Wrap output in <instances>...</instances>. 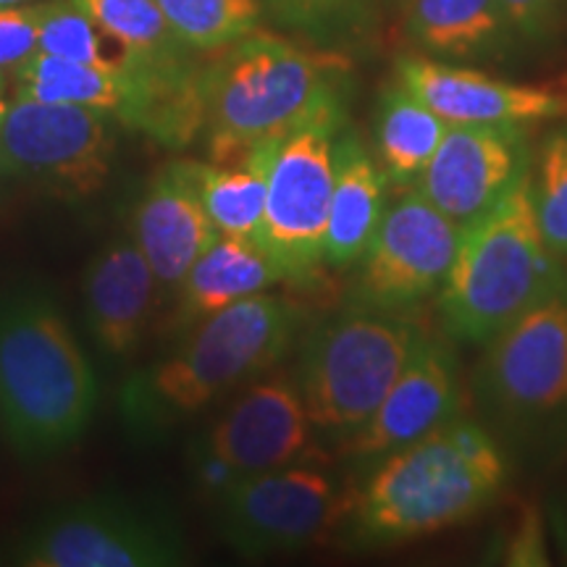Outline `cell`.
Listing matches in <instances>:
<instances>
[{
	"mask_svg": "<svg viewBox=\"0 0 567 567\" xmlns=\"http://www.w3.org/2000/svg\"><path fill=\"white\" fill-rule=\"evenodd\" d=\"M505 478V450L492 431L457 415L375 460L344 509L352 544L392 547L457 526L492 505Z\"/></svg>",
	"mask_w": 567,
	"mask_h": 567,
	"instance_id": "1",
	"label": "cell"
},
{
	"mask_svg": "<svg viewBox=\"0 0 567 567\" xmlns=\"http://www.w3.org/2000/svg\"><path fill=\"white\" fill-rule=\"evenodd\" d=\"M350 61L305 51L255 30L203 63L205 137L213 163H237L255 147L321 118H344Z\"/></svg>",
	"mask_w": 567,
	"mask_h": 567,
	"instance_id": "2",
	"label": "cell"
},
{
	"mask_svg": "<svg viewBox=\"0 0 567 567\" xmlns=\"http://www.w3.org/2000/svg\"><path fill=\"white\" fill-rule=\"evenodd\" d=\"M300 323V305L264 292L203 318L179 350L124 386L126 425L142 436L161 434L231 389L250 384L287 358Z\"/></svg>",
	"mask_w": 567,
	"mask_h": 567,
	"instance_id": "3",
	"label": "cell"
},
{
	"mask_svg": "<svg viewBox=\"0 0 567 567\" xmlns=\"http://www.w3.org/2000/svg\"><path fill=\"white\" fill-rule=\"evenodd\" d=\"M97 410V379L74 329L40 289L0 308V425L19 457L45 460L80 442Z\"/></svg>",
	"mask_w": 567,
	"mask_h": 567,
	"instance_id": "4",
	"label": "cell"
},
{
	"mask_svg": "<svg viewBox=\"0 0 567 567\" xmlns=\"http://www.w3.org/2000/svg\"><path fill=\"white\" fill-rule=\"evenodd\" d=\"M565 274L563 258L544 243L528 174L460 231L455 260L439 289V318L446 337L486 344Z\"/></svg>",
	"mask_w": 567,
	"mask_h": 567,
	"instance_id": "5",
	"label": "cell"
},
{
	"mask_svg": "<svg viewBox=\"0 0 567 567\" xmlns=\"http://www.w3.org/2000/svg\"><path fill=\"white\" fill-rule=\"evenodd\" d=\"M473 389L502 450L547 457L567 444V274L488 339Z\"/></svg>",
	"mask_w": 567,
	"mask_h": 567,
	"instance_id": "6",
	"label": "cell"
},
{
	"mask_svg": "<svg viewBox=\"0 0 567 567\" xmlns=\"http://www.w3.org/2000/svg\"><path fill=\"white\" fill-rule=\"evenodd\" d=\"M423 331L402 313L347 305L305 337L295 384L313 429L347 442L402 373Z\"/></svg>",
	"mask_w": 567,
	"mask_h": 567,
	"instance_id": "7",
	"label": "cell"
},
{
	"mask_svg": "<svg viewBox=\"0 0 567 567\" xmlns=\"http://www.w3.org/2000/svg\"><path fill=\"white\" fill-rule=\"evenodd\" d=\"M344 118H321L268 145L266 210L255 245L284 281L308 287L321 276L334 187V142Z\"/></svg>",
	"mask_w": 567,
	"mask_h": 567,
	"instance_id": "8",
	"label": "cell"
},
{
	"mask_svg": "<svg viewBox=\"0 0 567 567\" xmlns=\"http://www.w3.org/2000/svg\"><path fill=\"white\" fill-rule=\"evenodd\" d=\"M11 557L24 567H174L187 563V547L166 515L124 496H92L42 515Z\"/></svg>",
	"mask_w": 567,
	"mask_h": 567,
	"instance_id": "9",
	"label": "cell"
},
{
	"mask_svg": "<svg viewBox=\"0 0 567 567\" xmlns=\"http://www.w3.org/2000/svg\"><path fill=\"white\" fill-rule=\"evenodd\" d=\"M116 124L87 105L19 95L0 126L9 176L66 200L101 193L113 168Z\"/></svg>",
	"mask_w": 567,
	"mask_h": 567,
	"instance_id": "10",
	"label": "cell"
},
{
	"mask_svg": "<svg viewBox=\"0 0 567 567\" xmlns=\"http://www.w3.org/2000/svg\"><path fill=\"white\" fill-rule=\"evenodd\" d=\"M344 509L334 481L310 465L252 473L218 488V528L247 559L310 547Z\"/></svg>",
	"mask_w": 567,
	"mask_h": 567,
	"instance_id": "11",
	"label": "cell"
},
{
	"mask_svg": "<svg viewBox=\"0 0 567 567\" xmlns=\"http://www.w3.org/2000/svg\"><path fill=\"white\" fill-rule=\"evenodd\" d=\"M460 226L415 187H405L375 229L360 260L350 305L379 313H408L439 295L460 245Z\"/></svg>",
	"mask_w": 567,
	"mask_h": 567,
	"instance_id": "12",
	"label": "cell"
},
{
	"mask_svg": "<svg viewBox=\"0 0 567 567\" xmlns=\"http://www.w3.org/2000/svg\"><path fill=\"white\" fill-rule=\"evenodd\" d=\"M313 425L300 389L287 375H268L245 389L197 444L200 473L218 488L234 478L276 471L305 455Z\"/></svg>",
	"mask_w": 567,
	"mask_h": 567,
	"instance_id": "13",
	"label": "cell"
},
{
	"mask_svg": "<svg viewBox=\"0 0 567 567\" xmlns=\"http://www.w3.org/2000/svg\"><path fill=\"white\" fill-rule=\"evenodd\" d=\"M528 174L530 147L523 124H450L413 187L463 229Z\"/></svg>",
	"mask_w": 567,
	"mask_h": 567,
	"instance_id": "14",
	"label": "cell"
},
{
	"mask_svg": "<svg viewBox=\"0 0 567 567\" xmlns=\"http://www.w3.org/2000/svg\"><path fill=\"white\" fill-rule=\"evenodd\" d=\"M457 415H463V389L455 352L442 339L423 334L384 402L347 439L342 452L354 463H375Z\"/></svg>",
	"mask_w": 567,
	"mask_h": 567,
	"instance_id": "15",
	"label": "cell"
},
{
	"mask_svg": "<svg viewBox=\"0 0 567 567\" xmlns=\"http://www.w3.org/2000/svg\"><path fill=\"white\" fill-rule=\"evenodd\" d=\"M396 82L446 124H534L567 113V92L515 84L429 55H402Z\"/></svg>",
	"mask_w": 567,
	"mask_h": 567,
	"instance_id": "16",
	"label": "cell"
},
{
	"mask_svg": "<svg viewBox=\"0 0 567 567\" xmlns=\"http://www.w3.org/2000/svg\"><path fill=\"white\" fill-rule=\"evenodd\" d=\"M132 239L151 264L158 287L179 289L195 260L218 239L189 179L187 161L161 166L132 213Z\"/></svg>",
	"mask_w": 567,
	"mask_h": 567,
	"instance_id": "17",
	"label": "cell"
},
{
	"mask_svg": "<svg viewBox=\"0 0 567 567\" xmlns=\"http://www.w3.org/2000/svg\"><path fill=\"white\" fill-rule=\"evenodd\" d=\"M151 264L132 237L113 239L87 264L82 279L84 326L109 358H130L145 334L153 292Z\"/></svg>",
	"mask_w": 567,
	"mask_h": 567,
	"instance_id": "18",
	"label": "cell"
},
{
	"mask_svg": "<svg viewBox=\"0 0 567 567\" xmlns=\"http://www.w3.org/2000/svg\"><path fill=\"white\" fill-rule=\"evenodd\" d=\"M389 179L358 134L339 132L334 142V187L326 224L323 264L352 268L363 260L386 210Z\"/></svg>",
	"mask_w": 567,
	"mask_h": 567,
	"instance_id": "19",
	"label": "cell"
},
{
	"mask_svg": "<svg viewBox=\"0 0 567 567\" xmlns=\"http://www.w3.org/2000/svg\"><path fill=\"white\" fill-rule=\"evenodd\" d=\"M284 281L279 268L252 239L218 234V239L189 268L179 284L174 326L193 329L245 297L260 295L266 287Z\"/></svg>",
	"mask_w": 567,
	"mask_h": 567,
	"instance_id": "20",
	"label": "cell"
},
{
	"mask_svg": "<svg viewBox=\"0 0 567 567\" xmlns=\"http://www.w3.org/2000/svg\"><path fill=\"white\" fill-rule=\"evenodd\" d=\"M405 32L439 59H486L517 34L502 0H405Z\"/></svg>",
	"mask_w": 567,
	"mask_h": 567,
	"instance_id": "21",
	"label": "cell"
},
{
	"mask_svg": "<svg viewBox=\"0 0 567 567\" xmlns=\"http://www.w3.org/2000/svg\"><path fill=\"white\" fill-rule=\"evenodd\" d=\"M450 130L439 113L417 101L400 82L381 92L375 113V151L389 184L413 187L429 161L434 158L439 142Z\"/></svg>",
	"mask_w": 567,
	"mask_h": 567,
	"instance_id": "22",
	"label": "cell"
},
{
	"mask_svg": "<svg viewBox=\"0 0 567 567\" xmlns=\"http://www.w3.org/2000/svg\"><path fill=\"white\" fill-rule=\"evenodd\" d=\"M268 145L255 147L237 163L187 161L189 179L218 234L258 239L266 210Z\"/></svg>",
	"mask_w": 567,
	"mask_h": 567,
	"instance_id": "23",
	"label": "cell"
},
{
	"mask_svg": "<svg viewBox=\"0 0 567 567\" xmlns=\"http://www.w3.org/2000/svg\"><path fill=\"white\" fill-rule=\"evenodd\" d=\"M92 24L124 42L140 59L176 66L195 59L184 42L168 27L155 0H71Z\"/></svg>",
	"mask_w": 567,
	"mask_h": 567,
	"instance_id": "24",
	"label": "cell"
},
{
	"mask_svg": "<svg viewBox=\"0 0 567 567\" xmlns=\"http://www.w3.org/2000/svg\"><path fill=\"white\" fill-rule=\"evenodd\" d=\"M189 51L216 53L260 30L264 0H155Z\"/></svg>",
	"mask_w": 567,
	"mask_h": 567,
	"instance_id": "25",
	"label": "cell"
},
{
	"mask_svg": "<svg viewBox=\"0 0 567 567\" xmlns=\"http://www.w3.org/2000/svg\"><path fill=\"white\" fill-rule=\"evenodd\" d=\"M38 51L59 59L92 63V66L132 69L151 63L134 55L124 42L95 27L71 0H51L38 6ZM161 66V63H158Z\"/></svg>",
	"mask_w": 567,
	"mask_h": 567,
	"instance_id": "26",
	"label": "cell"
},
{
	"mask_svg": "<svg viewBox=\"0 0 567 567\" xmlns=\"http://www.w3.org/2000/svg\"><path fill=\"white\" fill-rule=\"evenodd\" d=\"M530 193L544 243L557 258H567V126L551 132L538 151Z\"/></svg>",
	"mask_w": 567,
	"mask_h": 567,
	"instance_id": "27",
	"label": "cell"
},
{
	"mask_svg": "<svg viewBox=\"0 0 567 567\" xmlns=\"http://www.w3.org/2000/svg\"><path fill=\"white\" fill-rule=\"evenodd\" d=\"M271 11L316 38L354 34L368 19V0H276Z\"/></svg>",
	"mask_w": 567,
	"mask_h": 567,
	"instance_id": "28",
	"label": "cell"
},
{
	"mask_svg": "<svg viewBox=\"0 0 567 567\" xmlns=\"http://www.w3.org/2000/svg\"><path fill=\"white\" fill-rule=\"evenodd\" d=\"M38 6H3L0 9V69L19 66L38 53Z\"/></svg>",
	"mask_w": 567,
	"mask_h": 567,
	"instance_id": "29",
	"label": "cell"
},
{
	"mask_svg": "<svg viewBox=\"0 0 567 567\" xmlns=\"http://www.w3.org/2000/svg\"><path fill=\"white\" fill-rule=\"evenodd\" d=\"M565 0H502L515 32L528 40H542L555 30Z\"/></svg>",
	"mask_w": 567,
	"mask_h": 567,
	"instance_id": "30",
	"label": "cell"
},
{
	"mask_svg": "<svg viewBox=\"0 0 567 567\" xmlns=\"http://www.w3.org/2000/svg\"><path fill=\"white\" fill-rule=\"evenodd\" d=\"M0 179H9V166H6L3 151H0Z\"/></svg>",
	"mask_w": 567,
	"mask_h": 567,
	"instance_id": "31",
	"label": "cell"
},
{
	"mask_svg": "<svg viewBox=\"0 0 567 567\" xmlns=\"http://www.w3.org/2000/svg\"><path fill=\"white\" fill-rule=\"evenodd\" d=\"M6 111H9V105H6L3 97H0V126H3V118H6Z\"/></svg>",
	"mask_w": 567,
	"mask_h": 567,
	"instance_id": "32",
	"label": "cell"
},
{
	"mask_svg": "<svg viewBox=\"0 0 567 567\" xmlns=\"http://www.w3.org/2000/svg\"><path fill=\"white\" fill-rule=\"evenodd\" d=\"M19 3H24V0H0V9H3V6H19Z\"/></svg>",
	"mask_w": 567,
	"mask_h": 567,
	"instance_id": "33",
	"label": "cell"
},
{
	"mask_svg": "<svg viewBox=\"0 0 567 567\" xmlns=\"http://www.w3.org/2000/svg\"><path fill=\"white\" fill-rule=\"evenodd\" d=\"M264 3H266V9H271V6L276 3V0H264Z\"/></svg>",
	"mask_w": 567,
	"mask_h": 567,
	"instance_id": "34",
	"label": "cell"
}]
</instances>
